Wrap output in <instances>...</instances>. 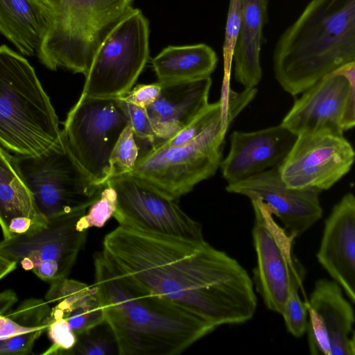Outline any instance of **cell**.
<instances>
[{
	"instance_id": "1",
	"label": "cell",
	"mask_w": 355,
	"mask_h": 355,
	"mask_svg": "<svg viewBox=\"0 0 355 355\" xmlns=\"http://www.w3.org/2000/svg\"><path fill=\"white\" fill-rule=\"evenodd\" d=\"M101 252L132 284L216 328L245 323L256 312L246 270L204 238L119 225L105 236Z\"/></svg>"
},
{
	"instance_id": "2",
	"label": "cell",
	"mask_w": 355,
	"mask_h": 355,
	"mask_svg": "<svg viewBox=\"0 0 355 355\" xmlns=\"http://www.w3.org/2000/svg\"><path fill=\"white\" fill-rule=\"evenodd\" d=\"M95 282L120 355H176L215 326L140 288L102 252L94 259Z\"/></svg>"
},
{
	"instance_id": "3",
	"label": "cell",
	"mask_w": 355,
	"mask_h": 355,
	"mask_svg": "<svg viewBox=\"0 0 355 355\" xmlns=\"http://www.w3.org/2000/svg\"><path fill=\"white\" fill-rule=\"evenodd\" d=\"M275 77L292 96L355 62V0H311L279 37Z\"/></svg>"
},
{
	"instance_id": "4",
	"label": "cell",
	"mask_w": 355,
	"mask_h": 355,
	"mask_svg": "<svg viewBox=\"0 0 355 355\" xmlns=\"http://www.w3.org/2000/svg\"><path fill=\"white\" fill-rule=\"evenodd\" d=\"M61 136L58 118L28 60L0 46V144L16 155H37Z\"/></svg>"
},
{
	"instance_id": "5",
	"label": "cell",
	"mask_w": 355,
	"mask_h": 355,
	"mask_svg": "<svg viewBox=\"0 0 355 355\" xmlns=\"http://www.w3.org/2000/svg\"><path fill=\"white\" fill-rule=\"evenodd\" d=\"M133 0H40L50 22L37 53L51 70L87 73L98 47Z\"/></svg>"
},
{
	"instance_id": "6",
	"label": "cell",
	"mask_w": 355,
	"mask_h": 355,
	"mask_svg": "<svg viewBox=\"0 0 355 355\" xmlns=\"http://www.w3.org/2000/svg\"><path fill=\"white\" fill-rule=\"evenodd\" d=\"M221 114L196 138L175 146H151L130 173L178 200L220 167L225 133L238 115L225 97Z\"/></svg>"
},
{
	"instance_id": "7",
	"label": "cell",
	"mask_w": 355,
	"mask_h": 355,
	"mask_svg": "<svg viewBox=\"0 0 355 355\" xmlns=\"http://www.w3.org/2000/svg\"><path fill=\"white\" fill-rule=\"evenodd\" d=\"M13 163L47 220L87 209L106 184L95 183L69 148L61 130L59 140L37 155H12Z\"/></svg>"
},
{
	"instance_id": "8",
	"label": "cell",
	"mask_w": 355,
	"mask_h": 355,
	"mask_svg": "<svg viewBox=\"0 0 355 355\" xmlns=\"http://www.w3.org/2000/svg\"><path fill=\"white\" fill-rule=\"evenodd\" d=\"M149 57V24L131 8L96 51L80 96L121 98L135 84Z\"/></svg>"
},
{
	"instance_id": "9",
	"label": "cell",
	"mask_w": 355,
	"mask_h": 355,
	"mask_svg": "<svg viewBox=\"0 0 355 355\" xmlns=\"http://www.w3.org/2000/svg\"><path fill=\"white\" fill-rule=\"evenodd\" d=\"M129 124L120 98L80 96L69 112L62 130L69 148L98 184L110 176L112 151Z\"/></svg>"
},
{
	"instance_id": "10",
	"label": "cell",
	"mask_w": 355,
	"mask_h": 355,
	"mask_svg": "<svg viewBox=\"0 0 355 355\" xmlns=\"http://www.w3.org/2000/svg\"><path fill=\"white\" fill-rule=\"evenodd\" d=\"M250 200L254 216L252 235L257 254L252 282L268 309L281 314L291 291H299L302 286L306 269L293 254L296 236L275 220L262 200Z\"/></svg>"
},
{
	"instance_id": "11",
	"label": "cell",
	"mask_w": 355,
	"mask_h": 355,
	"mask_svg": "<svg viewBox=\"0 0 355 355\" xmlns=\"http://www.w3.org/2000/svg\"><path fill=\"white\" fill-rule=\"evenodd\" d=\"M81 210L48 220L34 232L0 241V252L46 282L67 277L86 241Z\"/></svg>"
},
{
	"instance_id": "12",
	"label": "cell",
	"mask_w": 355,
	"mask_h": 355,
	"mask_svg": "<svg viewBox=\"0 0 355 355\" xmlns=\"http://www.w3.org/2000/svg\"><path fill=\"white\" fill-rule=\"evenodd\" d=\"M116 193L113 217L120 226L187 239H203L200 223L189 217L176 200L143 180L125 173L106 182Z\"/></svg>"
},
{
	"instance_id": "13",
	"label": "cell",
	"mask_w": 355,
	"mask_h": 355,
	"mask_svg": "<svg viewBox=\"0 0 355 355\" xmlns=\"http://www.w3.org/2000/svg\"><path fill=\"white\" fill-rule=\"evenodd\" d=\"M281 124L296 136L329 132L343 135L355 125V62L327 75L302 92Z\"/></svg>"
},
{
	"instance_id": "14",
	"label": "cell",
	"mask_w": 355,
	"mask_h": 355,
	"mask_svg": "<svg viewBox=\"0 0 355 355\" xmlns=\"http://www.w3.org/2000/svg\"><path fill=\"white\" fill-rule=\"evenodd\" d=\"M352 144L329 132L304 133L296 139L278 167L291 188L327 190L345 176L354 162Z\"/></svg>"
},
{
	"instance_id": "15",
	"label": "cell",
	"mask_w": 355,
	"mask_h": 355,
	"mask_svg": "<svg viewBox=\"0 0 355 355\" xmlns=\"http://www.w3.org/2000/svg\"><path fill=\"white\" fill-rule=\"evenodd\" d=\"M306 305L310 354L354 355V313L340 286L334 280H317Z\"/></svg>"
},
{
	"instance_id": "16",
	"label": "cell",
	"mask_w": 355,
	"mask_h": 355,
	"mask_svg": "<svg viewBox=\"0 0 355 355\" xmlns=\"http://www.w3.org/2000/svg\"><path fill=\"white\" fill-rule=\"evenodd\" d=\"M225 189L228 193L243 195L250 200H262L282 223L284 228L296 238L322 216L319 198L322 191L288 187L282 180L278 167L227 184Z\"/></svg>"
},
{
	"instance_id": "17",
	"label": "cell",
	"mask_w": 355,
	"mask_h": 355,
	"mask_svg": "<svg viewBox=\"0 0 355 355\" xmlns=\"http://www.w3.org/2000/svg\"><path fill=\"white\" fill-rule=\"evenodd\" d=\"M296 137L281 123L252 132H233L229 153L220 164L223 178L232 184L279 167Z\"/></svg>"
},
{
	"instance_id": "18",
	"label": "cell",
	"mask_w": 355,
	"mask_h": 355,
	"mask_svg": "<svg viewBox=\"0 0 355 355\" xmlns=\"http://www.w3.org/2000/svg\"><path fill=\"white\" fill-rule=\"evenodd\" d=\"M320 264L355 302V198L346 193L324 221L316 254Z\"/></svg>"
},
{
	"instance_id": "19",
	"label": "cell",
	"mask_w": 355,
	"mask_h": 355,
	"mask_svg": "<svg viewBox=\"0 0 355 355\" xmlns=\"http://www.w3.org/2000/svg\"><path fill=\"white\" fill-rule=\"evenodd\" d=\"M211 83V77L159 83L161 91L158 98L146 107L157 137L155 143L177 134L206 108Z\"/></svg>"
},
{
	"instance_id": "20",
	"label": "cell",
	"mask_w": 355,
	"mask_h": 355,
	"mask_svg": "<svg viewBox=\"0 0 355 355\" xmlns=\"http://www.w3.org/2000/svg\"><path fill=\"white\" fill-rule=\"evenodd\" d=\"M10 155L0 146V227L3 239L46 226Z\"/></svg>"
},
{
	"instance_id": "21",
	"label": "cell",
	"mask_w": 355,
	"mask_h": 355,
	"mask_svg": "<svg viewBox=\"0 0 355 355\" xmlns=\"http://www.w3.org/2000/svg\"><path fill=\"white\" fill-rule=\"evenodd\" d=\"M270 0H242L241 22L232 61L235 80L254 88L262 78L260 53Z\"/></svg>"
},
{
	"instance_id": "22",
	"label": "cell",
	"mask_w": 355,
	"mask_h": 355,
	"mask_svg": "<svg viewBox=\"0 0 355 355\" xmlns=\"http://www.w3.org/2000/svg\"><path fill=\"white\" fill-rule=\"evenodd\" d=\"M49 22L40 0H0V33L24 55L37 53Z\"/></svg>"
},
{
	"instance_id": "23",
	"label": "cell",
	"mask_w": 355,
	"mask_h": 355,
	"mask_svg": "<svg viewBox=\"0 0 355 355\" xmlns=\"http://www.w3.org/2000/svg\"><path fill=\"white\" fill-rule=\"evenodd\" d=\"M217 62L216 52L205 44L169 46L152 60L159 83L189 81L210 77Z\"/></svg>"
},
{
	"instance_id": "24",
	"label": "cell",
	"mask_w": 355,
	"mask_h": 355,
	"mask_svg": "<svg viewBox=\"0 0 355 355\" xmlns=\"http://www.w3.org/2000/svg\"><path fill=\"white\" fill-rule=\"evenodd\" d=\"M50 316L63 319L77 337L103 324V304L98 288L94 284L87 293L71 303L54 306Z\"/></svg>"
},
{
	"instance_id": "25",
	"label": "cell",
	"mask_w": 355,
	"mask_h": 355,
	"mask_svg": "<svg viewBox=\"0 0 355 355\" xmlns=\"http://www.w3.org/2000/svg\"><path fill=\"white\" fill-rule=\"evenodd\" d=\"M138 157L139 151L135 137L131 126L128 124L121 134L112 151L110 159L111 168L110 178L130 173Z\"/></svg>"
},
{
	"instance_id": "26",
	"label": "cell",
	"mask_w": 355,
	"mask_h": 355,
	"mask_svg": "<svg viewBox=\"0 0 355 355\" xmlns=\"http://www.w3.org/2000/svg\"><path fill=\"white\" fill-rule=\"evenodd\" d=\"M223 110V103L221 99L209 103L204 110L177 134L152 146H170L187 142L203 132L221 114Z\"/></svg>"
},
{
	"instance_id": "27",
	"label": "cell",
	"mask_w": 355,
	"mask_h": 355,
	"mask_svg": "<svg viewBox=\"0 0 355 355\" xmlns=\"http://www.w3.org/2000/svg\"><path fill=\"white\" fill-rule=\"evenodd\" d=\"M116 207V191L106 183L99 198L88 207L86 213L79 219L81 228L88 230L93 227H102L113 216Z\"/></svg>"
},
{
	"instance_id": "28",
	"label": "cell",
	"mask_w": 355,
	"mask_h": 355,
	"mask_svg": "<svg viewBox=\"0 0 355 355\" xmlns=\"http://www.w3.org/2000/svg\"><path fill=\"white\" fill-rule=\"evenodd\" d=\"M95 328L79 335L73 347L68 351L65 355L114 354L115 349L117 350L114 337L110 338L107 334L97 332L95 331Z\"/></svg>"
},
{
	"instance_id": "29",
	"label": "cell",
	"mask_w": 355,
	"mask_h": 355,
	"mask_svg": "<svg viewBox=\"0 0 355 355\" xmlns=\"http://www.w3.org/2000/svg\"><path fill=\"white\" fill-rule=\"evenodd\" d=\"M287 331L294 337L300 338L306 331L308 311L306 302L298 294V290H292L289 293L282 311Z\"/></svg>"
},
{
	"instance_id": "30",
	"label": "cell",
	"mask_w": 355,
	"mask_h": 355,
	"mask_svg": "<svg viewBox=\"0 0 355 355\" xmlns=\"http://www.w3.org/2000/svg\"><path fill=\"white\" fill-rule=\"evenodd\" d=\"M242 14V0H230L223 43L225 73L230 71L232 56L239 33Z\"/></svg>"
},
{
	"instance_id": "31",
	"label": "cell",
	"mask_w": 355,
	"mask_h": 355,
	"mask_svg": "<svg viewBox=\"0 0 355 355\" xmlns=\"http://www.w3.org/2000/svg\"><path fill=\"white\" fill-rule=\"evenodd\" d=\"M121 100L128 115L129 125L132 128L135 137L146 141L151 145L154 144L157 141V137L147 114L146 109L128 103L121 98Z\"/></svg>"
},
{
	"instance_id": "32",
	"label": "cell",
	"mask_w": 355,
	"mask_h": 355,
	"mask_svg": "<svg viewBox=\"0 0 355 355\" xmlns=\"http://www.w3.org/2000/svg\"><path fill=\"white\" fill-rule=\"evenodd\" d=\"M44 330H37L0 339V355H26Z\"/></svg>"
},
{
	"instance_id": "33",
	"label": "cell",
	"mask_w": 355,
	"mask_h": 355,
	"mask_svg": "<svg viewBox=\"0 0 355 355\" xmlns=\"http://www.w3.org/2000/svg\"><path fill=\"white\" fill-rule=\"evenodd\" d=\"M160 91L161 85L158 82L138 85L121 98L128 103L146 108L156 101Z\"/></svg>"
},
{
	"instance_id": "34",
	"label": "cell",
	"mask_w": 355,
	"mask_h": 355,
	"mask_svg": "<svg viewBox=\"0 0 355 355\" xmlns=\"http://www.w3.org/2000/svg\"><path fill=\"white\" fill-rule=\"evenodd\" d=\"M16 293L12 289H7L0 292V314L9 311L17 302Z\"/></svg>"
},
{
	"instance_id": "35",
	"label": "cell",
	"mask_w": 355,
	"mask_h": 355,
	"mask_svg": "<svg viewBox=\"0 0 355 355\" xmlns=\"http://www.w3.org/2000/svg\"><path fill=\"white\" fill-rule=\"evenodd\" d=\"M17 263L13 261L0 252V280L15 270Z\"/></svg>"
}]
</instances>
